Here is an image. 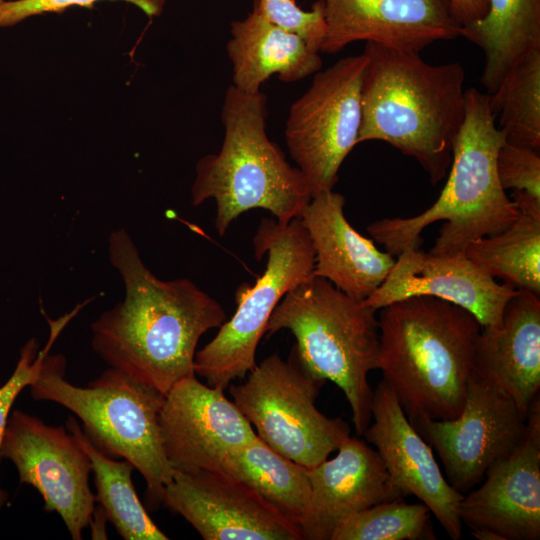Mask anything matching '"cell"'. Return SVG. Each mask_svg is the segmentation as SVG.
<instances>
[{
  "instance_id": "6da1fadb",
  "label": "cell",
  "mask_w": 540,
  "mask_h": 540,
  "mask_svg": "<svg viewBox=\"0 0 540 540\" xmlns=\"http://www.w3.org/2000/svg\"><path fill=\"white\" fill-rule=\"evenodd\" d=\"M108 252L125 296L92 323V348L110 367L166 395L196 375L198 341L227 320L226 312L191 280L156 277L125 229L110 234Z\"/></svg>"
},
{
  "instance_id": "7a4b0ae2",
  "label": "cell",
  "mask_w": 540,
  "mask_h": 540,
  "mask_svg": "<svg viewBox=\"0 0 540 540\" xmlns=\"http://www.w3.org/2000/svg\"><path fill=\"white\" fill-rule=\"evenodd\" d=\"M358 144L383 141L413 157L432 184L451 164L465 116V69L432 65L419 52L365 43Z\"/></svg>"
},
{
  "instance_id": "3957f363",
  "label": "cell",
  "mask_w": 540,
  "mask_h": 540,
  "mask_svg": "<svg viewBox=\"0 0 540 540\" xmlns=\"http://www.w3.org/2000/svg\"><path fill=\"white\" fill-rule=\"evenodd\" d=\"M379 366L408 420L456 418L482 330L467 310L428 296L380 309Z\"/></svg>"
},
{
  "instance_id": "277c9868",
  "label": "cell",
  "mask_w": 540,
  "mask_h": 540,
  "mask_svg": "<svg viewBox=\"0 0 540 540\" xmlns=\"http://www.w3.org/2000/svg\"><path fill=\"white\" fill-rule=\"evenodd\" d=\"M506 141L496 124L489 95L465 91V116L455 137L449 176L438 199L424 212L408 218H385L367 226L370 236L391 255H398L436 221H445L431 254L465 253L474 240L508 228L518 208L501 186L497 155Z\"/></svg>"
},
{
  "instance_id": "5b68a950",
  "label": "cell",
  "mask_w": 540,
  "mask_h": 540,
  "mask_svg": "<svg viewBox=\"0 0 540 540\" xmlns=\"http://www.w3.org/2000/svg\"><path fill=\"white\" fill-rule=\"evenodd\" d=\"M267 97L247 94L232 84L221 109L224 138L218 153L195 166L192 204L216 201L215 228L223 236L242 213L261 208L280 224L300 218L312 198L310 185L297 166L266 133Z\"/></svg>"
},
{
  "instance_id": "8992f818",
  "label": "cell",
  "mask_w": 540,
  "mask_h": 540,
  "mask_svg": "<svg viewBox=\"0 0 540 540\" xmlns=\"http://www.w3.org/2000/svg\"><path fill=\"white\" fill-rule=\"evenodd\" d=\"M375 310L328 280L312 276L289 290L273 310L265 334L288 329L305 367L344 393L358 435L371 421L373 391L368 381L378 369L380 334Z\"/></svg>"
},
{
  "instance_id": "52a82bcc",
  "label": "cell",
  "mask_w": 540,
  "mask_h": 540,
  "mask_svg": "<svg viewBox=\"0 0 540 540\" xmlns=\"http://www.w3.org/2000/svg\"><path fill=\"white\" fill-rule=\"evenodd\" d=\"M65 367L62 355L48 353L30 384L32 397L70 410L94 446L130 462L146 482V499L157 507L174 472L158 424L165 395L112 367L86 387L75 386L65 380Z\"/></svg>"
},
{
  "instance_id": "ba28073f",
  "label": "cell",
  "mask_w": 540,
  "mask_h": 540,
  "mask_svg": "<svg viewBox=\"0 0 540 540\" xmlns=\"http://www.w3.org/2000/svg\"><path fill=\"white\" fill-rule=\"evenodd\" d=\"M252 241L258 261L267 255L264 273L252 286L239 285L235 313L195 355V374L221 390L256 366L257 346L273 310L289 290L312 277L314 269V247L299 218L288 224L263 218Z\"/></svg>"
},
{
  "instance_id": "9c48e42d",
  "label": "cell",
  "mask_w": 540,
  "mask_h": 540,
  "mask_svg": "<svg viewBox=\"0 0 540 540\" xmlns=\"http://www.w3.org/2000/svg\"><path fill=\"white\" fill-rule=\"evenodd\" d=\"M239 384H230L234 404L271 449L311 469L350 437L341 418L321 413L315 401L326 380L301 362L293 346L288 360L265 358Z\"/></svg>"
},
{
  "instance_id": "30bf717a",
  "label": "cell",
  "mask_w": 540,
  "mask_h": 540,
  "mask_svg": "<svg viewBox=\"0 0 540 540\" xmlns=\"http://www.w3.org/2000/svg\"><path fill=\"white\" fill-rule=\"evenodd\" d=\"M366 62L361 53L319 70L310 87L290 107L284 132L286 145L312 196L333 190L343 161L358 144Z\"/></svg>"
},
{
  "instance_id": "8fae6325",
  "label": "cell",
  "mask_w": 540,
  "mask_h": 540,
  "mask_svg": "<svg viewBox=\"0 0 540 540\" xmlns=\"http://www.w3.org/2000/svg\"><path fill=\"white\" fill-rule=\"evenodd\" d=\"M410 423L437 453L448 483L463 495L494 462L513 453L527 432L515 402L473 371L456 418Z\"/></svg>"
},
{
  "instance_id": "7c38bea8",
  "label": "cell",
  "mask_w": 540,
  "mask_h": 540,
  "mask_svg": "<svg viewBox=\"0 0 540 540\" xmlns=\"http://www.w3.org/2000/svg\"><path fill=\"white\" fill-rule=\"evenodd\" d=\"M0 455L15 465L19 481L35 488L46 512H56L73 540L90 525L95 498L89 486L91 461L62 426L45 424L19 410L9 416Z\"/></svg>"
},
{
  "instance_id": "4fadbf2b",
  "label": "cell",
  "mask_w": 540,
  "mask_h": 540,
  "mask_svg": "<svg viewBox=\"0 0 540 540\" xmlns=\"http://www.w3.org/2000/svg\"><path fill=\"white\" fill-rule=\"evenodd\" d=\"M162 503L205 540H303L299 526L224 470L174 471Z\"/></svg>"
},
{
  "instance_id": "5bb4252c",
  "label": "cell",
  "mask_w": 540,
  "mask_h": 540,
  "mask_svg": "<svg viewBox=\"0 0 540 540\" xmlns=\"http://www.w3.org/2000/svg\"><path fill=\"white\" fill-rule=\"evenodd\" d=\"M158 424L173 471L222 470L224 458L256 438L251 423L224 390L195 375L177 382L165 395Z\"/></svg>"
},
{
  "instance_id": "9a60e30c",
  "label": "cell",
  "mask_w": 540,
  "mask_h": 540,
  "mask_svg": "<svg viewBox=\"0 0 540 540\" xmlns=\"http://www.w3.org/2000/svg\"><path fill=\"white\" fill-rule=\"evenodd\" d=\"M363 436L375 447L401 496L418 498L451 539H460L463 523L458 506L463 494L448 483L431 446L410 423L384 381L373 391L371 421Z\"/></svg>"
},
{
  "instance_id": "2e32d148",
  "label": "cell",
  "mask_w": 540,
  "mask_h": 540,
  "mask_svg": "<svg viewBox=\"0 0 540 540\" xmlns=\"http://www.w3.org/2000/svg\"><path fill=\"white\" fill-rule=\"evenodd\" d=\"M523 443L494 462L483 480L465 493L458 513L471 530H489L501 540L540 538V399L531 404Z\"/></svg>"
},
{
  "instance_id": "e0dca14e",
  "label": "cell",
  "mask_w": 540,
  "mask_h": 540,
  "mask_svg": "<svg viewBox=\"0 0 540 540\" xmlns=\"http://www.w3.org/2000/svg\"><path fill=\"white\" fill-rule=\"evenodd\" d=\"M420 244L404 248L384 282L365 304L377 311L416 296L434 297L470 312L482 327H499L517 289L498 283L466 255L423 252Z\"/></svg>"
},
{
  "instance_id": "ac0fdd59",
  "label": "cell",
  "mask_w": 540,
  "mask_h": 540,
  "mask_svg": "<svg viewBox=\"0 0 540 540\" xmlns=\"http://www.w3.org/2000/svg\"><path fill=\"white\" fill-rule=\"evenodd\" d=\"M326 36L320 52L356 41L419 52L460 36L450 0H323Z\"/></svg>"
},
{
  "instance_id": "d6986e66",
  "label": "cell",
  "mask_w": 540,
  "mask_h": 540,
  "mask_svg": "<svg viewBox=\"0 0 540 540\" xmlns=\"http://www.w3.org/2000/svg\"><path fill=\"white\" fill-rule=\"evenodd\" d=\"M337 451L334 458L307 469L311 500L301 527L303 539L331 540L349 516L402 497L378 452L366 442L350 436Z\"/></svg>"
},
{
  "instance_id": "ffe728a7",
  "label": "cell",
  "mask_w": 540,
  "mask_h": 540,
  "mask_svg": "<svg viewBox=\"0 0 540 540\" xmlns=\"http://www.w3.org/2000/svg\"><path fill=\"white\" fill-rule=\"evenodd\" d=\"M345 197L333 190L312 196L300 220L315 251L312 276L324 278L358 300L384 282L395 259L358 233L344 214Z\"/></svg>"
},
{
  "instance_id": "44dd1931",
  "label": "cell",
  "mask_w": 540,
  "mask_h": 540,
  "mask_svg": "<svg viewBox=\"0 0 540 540\" xmlns=\"http://www.w3.org/2000/svg\"><path fill=\"white\" fill-rule=\"evenodd\" d=\"M540 295L517 290L499 327H482L473 372L508 395L526 419L540 390Z\"/></svg>"
},
{
  "instance_id": "7402d4cb",
  "label": "cell",
  "mask_w": 540,
  "mask_h": 540,
  "mask_svg": "<svg viewBox=\"0 0 540 540\" xmlns=\"http://www.w3.org/2000/svg\"><path fill=\"white\" fill-rule=\"evenodd\" d=\"M226 49L233 67V86L247 94L261 92L272 76L292 83L315 74L322 67L319 52L297 34L269 21L254 0L252 11L231 22Z\"/></svg>"
},
{
  "instance_id": "603a6c76",
  "label": "cell",
  "mask_w": 540,
  "mask_h": 540,
  "mask_svg": "<svg viewBox=\"0 0 540 540\" xmlns=\"http://www.w3.org/2000/svg\"><path fill=\"white\" fill-rule=\"evenodd\" d=\"M517 219L505 230L472 241L465 255L492 278L540 295V199L512 191Z\"/></svg>"
},
{
  "instance_id": "cb8c5ba5",
  "label": "cell",
  "mask_w": 540,
  "mask_h": 540,
  "mask_svg": "<svg viewBox=\"0 0 540 540\" xmlns=\"http://www.w3.org/2000/svg\"><path fill=\"white\" fill-rule=\"evenodd\" d=\"M460 36L483 51L480 81L491 94L522 57L540 49V0H488L485 16L462 27Z\"/></svg>"
},
{
  "instance_id": "d4e9b609",
  "label": "cell",
  "mask_w": 540,
  "mask_h": 540,
  "mask_svg": "<svg viewBox=\"0 0 540 540\" xmlns=\"http://www.w3.org/2000/svg\"><path fill=\"white\" fill-rule=\"evenodd\" d=\"M222 470L246 482L301 529L311 500L307 468L277 453L256 435L224 458Z\"/></svg>"
},
{
  "instance_id": "484cf974",
  "label": "cell",
  "mask_w": 540,
  "mask_h": 540,
  "mask_svg": "<svg viewBox=\"0 0 540 540\" xmlns=\"http://www.w3.org/2000/svg\"><path fill=\"white\" fill-rule=\"evenodd\" d=\"M67 430L86 451L91 461L98 502L119 535L125 540H167L141 503L132 481L134 466L104 454L86 437L74 417L66 421Z\"/></svg>"
},
{
  "instance_id": "4316f807",
  "label": "cell",
  "mask_w": 540,
  "mask_h": 540,
  "mask_svg": "<svg viewBox=\"0 0 540 540\" xmlns=\"http://www.w3.org/2000/svg\"><path fill=\"white\" fill-rule=\"evenodd\" d=\"M488 95L506 142L540 150V49L522 57Z\"/></svg>"
},
{
  "instance_id": "83f0119b",
  "label": "cell",
  "mask_w": 540,
  "mask_h": 540,
  "mask_svg": "<svg viewBox=\"0 0 540 540\" xmlns=\"http://www.w3.org/2000/svg\"><path fill=\"white\" fill-rule=\"evenodd\" d=\"M430 514L422 502L409 504L399 497L349 516L337 526L331 540L434 539Z\"/></svg>"
},
{
  "instance_id": "f1b7e54d",
  "label": "cell",
  "mask_w": 540,
  "mask_h": 540,
  "mask_svg": "<svg viewBox=\"0 0 540 540\" xmlns=\"http://www.w3.org/2000/svg\"><path fill=\"white\" fill-rule=\"evenodd\" d=\"M72 317L73 313L71 312L55 321L48 319L50 336L44 349L39 350V343L35 338L27 341L21 349L20 357L13 374L0 387V447L13 403L21 391L26 386H30L37 378L44 357L48 354L63 327ZM7 499L8 494L0 486V508L5 505Z\"/></svg>"
},
{
  "instance_id": "f546056e",
  "label": "cell",
  "mask_w": 540,
  "mask_h": 540,
  "mask_svg": "<svg viewBox=\"0 0 540 540\" xmlns=\"http://www.w3.org/2000/svg\"><path fill=\"white\" fill-rule=\"evenodd\" d=\"M265 17L277 26L300 36L320 53L326 36L323 0L313 3L311 10H302L295 0H256Z\"/></svg>"
},
{
  "instance_id": "4dcf8cb0",
  "label": "cell",
  "mask_w": 540,
  "mask_h": 540,
  "mask_svg": "<svg viewBox=\"0 0 540 540\" xmlns=\"http://www.w3.org/2000/svg\"><path fill=\"white\" fill-rule=\"evenodd\" d=\"M497 172L504 190L540 199V150L505 141L497 155Z\"/></svg>"
},
{
  "instance_id": "1f68e13d",
  "label": "cell",
  "mask_w": 540,
  "mask_h": 540,
  "mask_svg": "<svg viewBox=\"0 0 540 540\" xmlns=\"http://www.w3.org/2000/svg\"><path fill=\"white\" fill-rule=\"evenodd\" d=\"M100 0H6L0 3V29L13 27L33 16L62 13L71 7L92 8ZM141 9L149 17L162 14L166 0H122Z\"/></svg>"
},
{
  "instance_id": "d6a6232c",
  "label": "cell",
  "mask_w": 540,
  "mask_h": 540,
  "mask_svg": "<svg viewBox=\"0 0 540 540\" xmlns=\"http://www.w3.org/2000/svg\"><path fill=\"white\" fill-rule=\"evenodd\" d=\"M450 3L462 27L479 21L488 10V0H450Z\"/></svg>"
},
{
  "instance_id": "836d02e7",
  "label": "cell",
  "mask_w": 540,
  "mask_h": 540,
  "mask_svg": "<svg viewBox=\"0 0 540 540\" xmlns=\"http://www.w3.org/2000/svg\"><path fill=\"white\" fill-rule=\"evenodd\" d=\"M4 1H6V0H0V3L4 2Z\"/></svg>"
}]
</instances>
